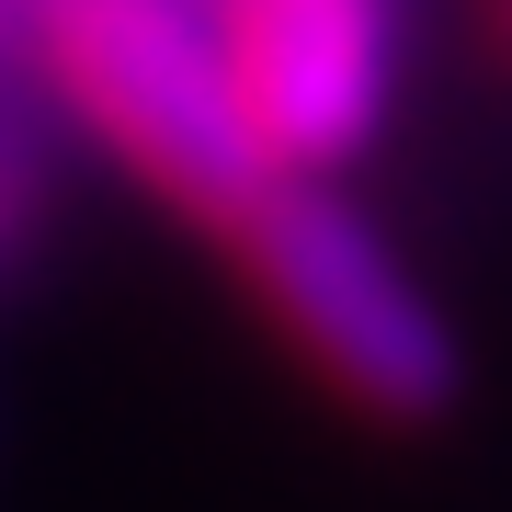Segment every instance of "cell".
I'll return each instance as SVG.
<instances>
[{"instance_id": "obj_1", "label": "cell", "mask_w": 512, "mask_h": 512, "mask_svg": "<svg viewBox=\"0 0 512 512\" xmlns=\"http://www.w3.org/2000/svg\"><path fill=\"white\" fill-rule=\"evenodd\" d=\"M23 57H35L46 103L80 137H103L171 217L228 239L285 183L228 92V57H217L194 0H35Z\"/></svg>"}, {"instance_id": "obj_2", "label": "cell", "mask_w": 512, "mask_h": 512, "mask_svg": "<svg viewBox=\"0 0 512 512\" xmlns=\"http://www.w3.org/2000/svg\"><path fill=\"white\" fill-rule=\"evenodd\" d=\"M228 251H239V274H251L262 319L308 353V376L330 399H353L376 421H433L456 399V330H444V308L410 285V262L330 183L285 171V183L228 228Z\"/></svg>"}, {"instance_id": "obj_3", "label": "cell", "mask_w": 512, "mask_h": 512, "mask_svg": "<svg viewBox=\"0 0 512 512\" xmlns=\"http://www.w3.org/2000/svg\"><path fill=\"white\" fill-rule=\"evenodd\" d=\"M228 57V92L274 171H330L387 126L399 92V0H194Z\"/></svg>"}, {"instance_id": "obj_4", "label": "cell", "mask_w": 512, "mask_h": 512, "mask_svg": "<svg viewBox=\"0 0 512 512\" xmlns=\"http://www.w3.org/2000/svg\"><path fill=\"white\" fill-rule=\"evenodd\" d=\"M35 205H46V160H35V126H23V103L0 92V262L35 239Z\"/></svg>"}, {"instance_id": "obj_5", "label": "cell", "mask_w": 512, "mask_h": 512, "mask_svg": "<svg viewBox=\"0 0 512 512\" xmlns=\"http://www.w3.org/2000/svg\"><path fill=\"white\" fill-rule=\"evenodd\" d=\"M23 23H35V0H0V57H23Z\"/></svg>"}, {"instance_id": "obj_6", "label": "cell", "mask_w": 512, "mask_h": 512, "mask_svg": "<svg viewBox=\"0 0 512 512\" xmlns=\"http://www.w3.org/2000/svg\"><path fill=\"white\" fill-rule=\"evenodd\" d=\"M490 35H501V57H512V0H490Z\"/></svg>"}]
</instances>
